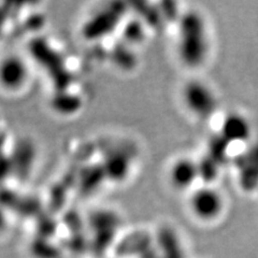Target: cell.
<instances>
[{"label": "cell", "mask_w": 258, "mask_h": 258, "mask_svg": "<svg viewBox=\"0 0 258 258\" xmlns=\"http://www.w3.org/2000/svg\"><path fill=\"white\" fill-rule=\"evenodd\" d=\"M181 100L188 113L201 120L213 116L219 107L214 90L201 80H190L183 85Z\"/></svg>", "instance_id": "7a4b0ae2"}, {"label": "cell", "mask_w": 258, "mask_h": 258, "mask_svg": "<svg viewBox=\"0 0 258 258\" xmlns=\"http://www.w3.org/2000/svg\"><path fill=\"white\" fill-rule=\"evenodd\" d=\"M225 207L223 194L211 185L198 186L189 194V212L201 223L216 222L224 214Z\"/></svg>", "instance_id": "3957f363"}, {"label": "cell", "mask_w": 258, "mask_h": 258, "mask_svg": "<svg viewBox=\"0 0 258 258\" xmlns=\"http://www.w3.org/2000/svg\"><path fill=\"white\" fill-rule=\"evenodd\" d=\"M221 135L227 141L244 142L252 136L251 122L241 113L232 112L223 119Z\"/></svg>", "instance_id": "8992f818"}, {"label": "cell", "mask_w": 258, "mask_h": 258, "mask_svg": "<svg viewBox=\"0 0 258 258\" xmlns=\"http://www.w3.org/2000/svg\"><path fill=\"white\" fill-rule=\"evenodd\" d=\"M177 51L180 58L187 66L196 67L205 60L209 51L208 32L204 20L197 14L184 16L180 25Z\"/></svg>", "instance_id": "6da1fadb"}, {"label": "cell", "mask_w": 258, "mask_h": 258, "mask_svg": "<svg viewBox=\"0 0 258 258\" xmlns=\"http://www.w3.org/2000/svg\"><path fill=\"white\" fill-rule=\"evenodd\" d=\"M154 246L158 258H187L182 240L176 232L163 229L154 238Z\"/></svg>", "instance_id": "52a82bcc"}, {"label": "cell", "mask_w": 258, "mask_h": 258, "mask_svg": "<svg viewBox=\"0 0 258 258\" xmlns=\"http://www.w3.org/2000/svg\"><path fill=\"white\" fill-rule=\"evenodd\" d=\"M200 165L189 157H180L170 165L168 179L176 190L191 191L200 179Z\"/></svg>", "instance_id": "5b68a950"}, {"label": "cell", "mask_w": 258, "mask_h": 258, "mask_svg": "<svg viewBox=\"0 0 258 258\" xmlns=\"http://www.w3.org/2000/svg\"><path fill=\"white\" fill-rule=\"evenodd\" d=\"M29 68L19 55H7L0 59V87L8 92H15L26 85Z\"/></svg>", "instance_id": "277c9868"}]
</instances>
